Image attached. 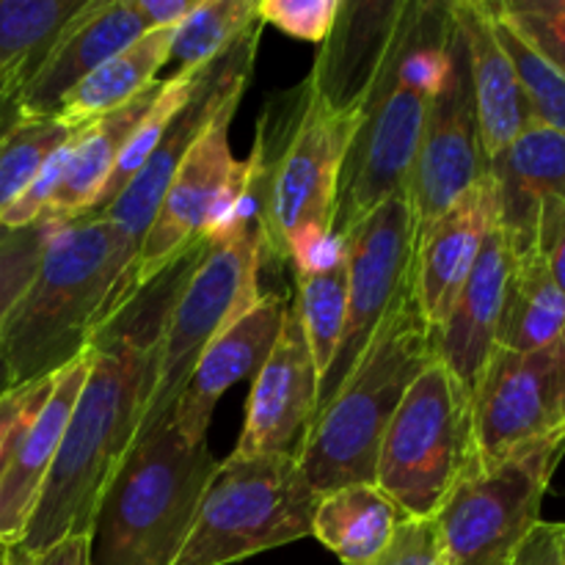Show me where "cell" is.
Segmentation results:
<instances>
[{
	"instance_id": "obj_40",
	"label": "cell",
	"mask_w": 565,
	"mask_h": 565,
	"mask_svg": "<svg viewBox=\"0 0 565 565\" xmlns=\"http://www.w3.org/2000/svg\"><path fill=\"white\" fill-rule=\"evenodd\" d=\"M565 522H539L505 565H561Z\"/></svg>"
},
{
	"instance_id": "obj_8",
	"label": "cell",
	"mask_w": 565,
	"mask_h": 565,
	"mask_svg": "<svg viewBox=\"0 0 565 565\" xmlns=\"http://www.w3.org/2000/svg\"><path fill=\"white\" fill-rule=\"evenodd\" d=\"M263 254L265 235L259 207L254 199H243L230 224L210 237L171 307L141 430L171 417V408L204 348L259 301Z\"/></svg>"
},
{
	"instance_id": "obj_18",
	"label": "cell",
	"mask_w": 565,
	"mask_h": 565,
	"mask_svg": "<svg viewBox=\"0 0 565 565\" xmlns=\"http://www.w3.org/2000/svg\"><path fill=\"white\" fill-rule=\"evenodd\" d=\"M497 224L494 182L486 174L447 213L417 235L412 263V296L430 334L441 329L456 307L480 257L486 237Z\"/></svg>"
},
{
	"instance_id": "obj_9",
	"label": "cell",
	"mask_w": 565,
	"mask_h": 565,
	"mask_svg": "<svg viewBox=\"0 0 565 565\" xmlns=\"http://www.w3.org/2000/svg\"><path fill=\"white\" fill-rule=\"evenodd\" d=\"M472 469H478L472 397L434 356L386 425L375 458V486L408 519H434Z\"/></svg>"
},
{
	"instance_id": "obj_44",
	"label": "cell",
	"mask_w": 565,
	"mask_h": 565,
	"mask_svg": "<svg viewBox=\"0 0 565 565\" xmlns=\"http://www.w3.org/2000/svg\"><path fill=\"white\" fill-rule=\"evenodd\" d=\"M22 119V105H20V86H9L6 92H0V141L6 138V132Z\"/></svg>"
},
{
	"instance_id": "obj_38",
	"label": "cell",
	"mask_w": 565,
	"mask_h": 565,
	"mask_svg": "<svg viewBox=\"0 0 565 565\" xmlns=\"http://www.w3.org/2000/svg\"><path fill=\"white\" fill-rule=\"evenodd\" d=\"M364 565H445L439 530L434 519H408L392 544L375 561Z\"/></svg>"
},
{
	"instance_id": "obj_33",
	"label": "cell",
	"mask_w": 565,
	"mask_h": 565,
	"mask_svg": "<svg viewBox=\"0 0 565 565\" xmlns=\"http://www.w3.org/2000/svg\"><path fill=\"white\" fill-rule=\"evenodd\" d=\"M489 9L494 17L497 39L511 58L533 121L550 127V130L565 132V75L500 14L497 3H489Z\"/></svg>"
},
{
	"instance_id": "obj_10",
	"label": "cell",
	"mask_w": 565,
	"mask_h": 565,
	"mask_svg": "<svg viewBox=\"0 0 565 565\" xmlns=\"http://www.w3.org/2000/svg\"><path fill=\"white\" fill-rule=\"evenodd\" d=\"M565 430L463 475L434 516L445 565H505L541 522Z\"/></svg>"
},
{
	"instance_id": "obj_42",
	"label": "cell",
	"mask_w": 565,
	"mask_h": 565,
	"mask_svg": "<svg viewBox=\"0 0 565 565\" xmlns=\"http://www.w3.org/2000/svg\"><path fill=\"white\" fill-rule=\"evenodd\" d=\"M28 565H88V535H70L39 557H31Z\"/></svg>"
},
{
	"instance_id": "obj_25",
	"label": "cell",
	"mask_w": 565,
	"mask_h": 565,
	"mask_svg": "<svg viewBox=\"0 0 565 565\" xmlns=\"http://www.w3.org/2000/svg\"><path fill=\"white\" fill-rule=\"evenodd\" d=\"M406 0L340 3L334 28L320 44L307 83L331 108L356 110L384 61Z\"/></svg>"
},
{
	"instance_id": "obj_47",
	"label": "cell",
	"mask_w": 565,
	"mask_h": 565,
	"mask_svg": "<svg viewBox=\"0 0 565 565\" xmlns=\"http://www.w3.org/2000/svg\"><path fill=\"white\" fill-rule=\"evenodd\" d=\"M9 86H20V83L11 81V77H6V75H0V92H6Z\"/></svg>"
},
{
	"instance_id": "obj_39",
	"label": "cell",
	"mask_w": 565,
	"mask_h": 565,
	"mask_svg": "<svg viewBox=\"0 0 565 565\" xmlns=\"http://www.w3.org/2000/svg\"><path fill=\"white\" fill-rule=\"evenodd\" d=\"M535 254L544 259L546 270L565 296V199L546 196L535 230Z\"/></svg>"
},
{
	"instance_id": "obj_26",
	"label": "cell",
	"mask_w": 565,
	"mask_h": 565,
	"mask_svg": "<svg viewBox=\"0 0 565 565\" xmlns=\"http://www.w3.org/2000/svg\"><path fill=\"white\" fill-rule=\"evenodd\" d=\"M403 508L375 483H348L323 491L312 516V535L340 557L342 565H364L392 544Z\"/></svg>"
},
{
	"instance_id": "obj_4",
	"label": "cell",
	"mask_w": 565,
	"mask_h": 565,
	"mask_svg": "<svg viewBox=\"0 0 565 565\" xmlns=\"http://www.w3.org/2000/svg\"><path fill=\"white\" fill-rule=\"evenodd\" d=\"M290 110L276 132L259 127L252 160L265 252L307 270L331 257L340 243L334 237L337 196L359 108H331L303 81Z\"/></svg>"
},
{
	"instance_id": "obj_1",
	"label": "cell",
	"mask_w": 565,
	"mask_h": 565,
	"mask_svg": "<svg viewBox=\"0 0 565 565\" xmlns=\"http://www.w3.org/2000/svg\"><path fill=\"white\" fill-rule=\"evenodd\" d=\"M210 241L182 252L99 326L88 375L66 423L47 483L17 550L39 557L70 535H88L99 494L138 439L154 386L166 320Z\"/></svg>"
},
{
	"instance_id": "obj_23",
	"label": "cell",
	"mask_w": 565,
	"mask_h": 565,
	"mask_svg": "<svg viewBox=\"0 0 565 565\" xmlns=\"http://www.w3.org/2000/svg\"><path fill=\"white\" fill-rule=\"evenodd\" d=\"M160 83L154 81L147 92L138 94L121 108L99 116L97 121H88L70 143L61 158V169L55 174L50 196L44 202L42 215L36 224H70V221L86 218L88 210L103 193L105 182L114 174L127 141L132 138L136 127L152 108L154 97L160 92Z\"/></svg>"
},
{
	"instance_id": "obj_28",
	"label": "cell",
	"mask_w": 565,
	"mask_h": 565,
	"mask_svg": "<svg viewBox=\"0 0 565 565\" xmlns=\"http://www.w3.org/2000/svg\"><path fill=\"white\" fill-rule=\"evenodd\" d=\"M565 331V296L535 252L516 257L502 303L497 348L530 353Z\"/></svg>"
},
{
	"instance_id": "obj_3",
	"label": "cell",
	"mask_w": 565,
	"mask_h": 565,
	"mask_svg": "<svg viewBox=\"0 0 565 565\" xmlns=\"http://www.w3.org/2000/svg\"><path fill=\"white\" fill-rule=\"evenodd\" d=\"M450 31V3H403L384 61L359 105L356 127L342 160L334 237L345 235L381 202L406 193Z\"/></svg>"
},
{
	"instance_id": "obj_17",
	"label": "cell",
	"mask_w": 565,
	"mask_h": 565,
	"mask_svg": "<svg viewBox=\"0 0 565 565\" xmlns=\"http://www.w3.org/2000/svg\"><path fill=\"white\" fill-rule=\"evenodd\" d=\"M320 375L296 309L287 307L279 340L252 379L246 423L232 456H296L318 414Z\"/></svg>"
},
{
	"instance_id": "obj_46",
	"label": "cell",
	"mask_w": 565,
	"mask_h": 565,
	"mask_svg": "<svg viewBox=\"0 0 565 565\" xmlns=\"http://www.w3.org/2000/svg\"><path fill=\"white\" fill-rule=\"evenodd\" d=\"M0 565H22V555L17 552V546H9L0 541Z\"/></svg>"
},
{
	"instance_id": "obj_19",
	"label": "cell",
	"mask_w": 565,
	"mask_h": 565,
	"mask_svg": "<svg viewBox=\"0 0 565 565\" xmlns=\"http://www.w3.org/2000/svg\"><path fill=\"white\" fill-rule=\"evenodd\" d=\"M287 307L290 301L279 292H265L241 320L204 348L171 408V423L188 445H207L210 419L221 397L259 373L279 340Z\"/></svg>"
},
{
	"instance_id": "obj_41",
	"label": "cell",
	"mask_w": 565,
	"mask_h": 565,
	"mask_svg": "<svg viewBox=\"0 0 565 565\" xmlns=\"http://www.w3.org/2000/svg\"><path fill=\"white\" fill-rule=\"evenodd\" d=\"M196 3L199 0H136V9L147 31H160L180 25Z\"/></svg>"
},
{
	"instance_id": "obj_21",
	"label": "cell",
	"mask_w": 565,
	"mask_h": 565,
	"mask_svg": "<svg viewBox=\"0 0 565 565\" xmlns=\"http://www.w3.org/2000/svg\"><path fill=\"white\" fill-rule=\"evenodd\" d=\"M513 263H516V254L497 221L480 248L467 285L461 287L450 318L441 323V329L434 331L436 359L461 381L469 397L497 348V329H500Z\"/></svg>"
},
{
	"instance_id": "obj_30",
	"label": "cell",
	"mask_w": 565,
	"mask_h": 565,
	"mask_svg": "<svg viewBox=\"0 0 565 565\" xmlns=\"http://www.w3.org/2000/svg\"><path fill=\"white\" fill-rule=\"evenodd\" d=\"M88 0H0V75L22 86Z\"/></svg>"
},
{
	"instance_id": "obj_11",
	"label": "cell",
	"mask_w": 565,
	"mask_h": 565,
	"mask_svg": "<svg viewBox=\"0 0 565 565\" xmlns=\"http://www.w3.org/2000/svg\"><path fill=\"white\" fill-rule=\"evenodd\" d=\"M348 263V309L340 348L320 381L318 412L334 397L392 309L412 285L417 221L406 193L386 199L359 218L342 237Z\"/></svg>"
},
{
	"instance_id": "obj_6",
	"label": "cell",
	"mask_w": 565,
	"mask_h": 565,
	"mask_svg": "<svg viewBox=\"0 0 565 565\" xmlns=\"http://www.w3.org/2000/svg\"><path fill=\"white\" fill-rule=\"evenodd\" d=\"M434 356V334L408 285L353 373L315 414L298 447V463L318 494L348 483H375V458L386 425Z\"/></svg>"
},
{
	"instance_id": "obj_13",
	"label": "cell",
	"mask_w": 565,
	"mask_h": 565,
	"mask_svg": "<svg viewBox=\"0 0 565 565\" xmlns=\"http://www.w3.org/2000/svg\"><path fill=\"white\" fill-rule=\"evenodd\" d=\"M478 469L565 430V331L530 353L494 348L472 390Z\"/></svg>"
},
{
	"instance_id": "obj_48",
	"label": "cell",
	"mask_w": 565,
	"mask_h": 565,
	"mask_svg": "<svg viewBox=\"0 0 565 565\" xmlns=\"http://www.w3.org/2000/svg\"><path fill=\"white\" fill-rule=\"evenodd\" d=\"M561 565H565V535H563V550H561Z\"/></svg>"
},
{
	"instance_id": "obj_27",
	"label": "cell",
	"mask_w": 565,
	"mask_h": 565,
	"mask_svg": "<svg viewBox=\"0 0 565 565\" xmlns=\"http://www.w3.org/2000/svg\"><path fill=\"white\" fill-rule=\"evenodd\" d=\"M174 31L177 28H160V31H147L138 36L130 47L94 70L86 81L77 83L58 105L55 116L72 125H88L147 92L160 66L169 64Z\"/></svg>"
},
{
	"instance_id": "obj_37",
	"label": "cell",
	"mask_w": 565,
	"mask_h": 565,
	"mask_svg": "<svg viewBox=\"0 0 565 565\" xmlns=\"http://www.w3.org/2000/svg\"><path fill=\"white\" fill-rule=\"evenodd\" d=\"M342 0H257L263 25H274L301 42L323 44L334 28Z\"/></svg>"
},
{
	"instance_id": "obj_12",
	"label": "cell",
	"mask_w": 565,
	"mask_h": 565,
	"mask_svg": "<svg viewBox=\"0 0 565 565\" xmlns=\"http://www.w3.org/2000/svg\"><path fill=\"white\" fill-rule=\"evenodd\" d=\"M237 105H226L177 169L136 259V290L169 268L182 252L218 235L248 188V160L230 149V125Z\"/></svg>"
},
{
	"instance_id": "obj_20",
	"label": "cell",
	"mask_w": 565,
	"mask_h": 565,
	"mask_svg": "<svg viewBox=\"0 0 565 565\" xmlns=\"http://www.w3.org/2000/svg\"><path fill=\"white\" fill-rule=\"evenodd\" d=\"M147 33L136 0H88L20 86L22 116H55L66 94Z\"/></svg>"
},
{
	"instance_id": "obj_5",
	"label": "cell",
	"mask_w": 565,
	"mask_h": 565,
	"mask_svg": "<svg viewBox=\"0 0 565 565\" xmlns=\"http://www.w3.org/2000/svg\"><path fill=\"white\" fill-rule=\"evenodd\" d=\"M215 467L171 417L143 428L94 508L88 565H174Z\"/></svg>"
},
{
	"instance_id": "obj_7",
	"label": "cell",
	"mask_w": 565,
	"mask_h": 565,
	"mask_svg": "<svg viewBox=\"0 0 565 565\" xmlns=\"http://www.w3.org/2000/svg\"><path fill=\"white\" fill-rule=\"evenodd\" d=\"M320 494L290 452L218 461L174 565H230L312 535Z\"/></svg>"
},
{
	"instance_id": "obj_22",
	"label": "cell",
	"mask_w": 565,
	"mask_h": 565,
	"mask_svg": "<svg viewBox=\"0 0 565 565\" xmlns=\"http://www.w3.org/2000/svg\"><path fill=\"white\" fill-rule=\"evenodd\" d=\"M497 193V221L513 254L535 252L539 213L546 196L565 199V132L530 125L489 160Z\"/></svg>"
},
{
	"instance_id": "obj_32",
	"label": "cell",
	"mask_w": 565,
	"mask_h": 565,
	"mask_svg": "<svg viewBox=\"0 0 565 565\" xmlns=\"http://www.w3.org/2000/svg\"><path fill=\"white\" fill-rule=\"evenodd\" d=\"M86 125L61 116H22L0 141V215L36 182L50 160Z\"/></svg>"
},
{
	"instance_id": "obj_14",
	"label": "cell",
	"mask_w": 565,
	"mask_h": 565,
	"mask_svg": "<svg viewBox=\"0 0 565 565\" xmlns=\"http://www.w3.org/2000/svg\"><path fill=\"white\" fill-rule=\"evenodd\" d=\"M486 174H489V163L480 147L467 44L452 20L445 66L430 94L423 136H419L406 185L408 204L417 221V235L441 213H447Z\"/></svg>"
},
{
	"instance_id": "obj_43",
	"label": "cell",
	"mask_w": 565,
	"mask_h": 565,
	"mask_svg": "<svg viewBox=\"0 0 565 565\" xmlns=\"http://www.w3.org/2000/svg\"><path fill=\"white\" fill-rule=\"evenodd\" d=\"M36 384L17 386L14 392H9L6 397H0V461H3V450L9 445V436L14 430V425L20 423L22 412H25L28 401H31V392Z\"/></svg>"
},
{
	"instance_id": "obj_31",
	"label": "cell",
	"mask_w": 565,
	"mask_h": 565,
	"mask_svg": "<svg viewBox=\"0 0 565 565\" xmlns=\"http://www.w3.org/2000/svg\"><path fill=\"white\" fill-rule=\"evenodd\" d=\"M254 25H259L257 0H199L174 31L169 53L177 66L174 75L202 70L241 42Z\"/></svg>"
},
{
	"instance_id": "obj_29",
	"label": "cell",
	"mask_w": 565,
	"mask_h": 565,
	"mask_svg": "<svg viewBox=\"0 0 565 565\" xmlns=\"http://www.w3.org/2000/svg\"><path fill=\"white\" fill-rule=\"evenodd\" d=\"M290 307L301 320L315 367L323 381L334 362L337 348H340L342 329H345L348 263L342 243H337L334 254L315 268L296 270V296H292Z\"/></svg>"
},
{
	"instance_id": "obj_16",
	"label": "cell",
	"mask_w": 565,
	"mask_h": 565,
	"mask_svg": "<svg viewBox=\"0 0 565 565\" xmlns=\"http://www.w3.org/2000/svg\"><path fill=\"white\" fill-rule=\"evenodd\" d=\"M88 375V351L50 379L36 381L0 461V541L17 546L47 483L66 423Z\"/></svg>"
},
{
	"instance_id": "obj_34",
	"label": "cell",
	"mask_w": 565,
	"mask_h": 565,
	"mask_svg": "<svg viewBox=\"0 0 565 565\" xmlns=\"http://www.w3.org/2000/svg\"><path fill=\"white\" fill-rule=\"evenodd\" d=\"M191 88H193V72H182V75H174V77H169V81L160 83V92H158V97H154L152 108H149V114L143 116L141 125L136 127L132 138L127 141V147H125V152H121L119 163H116L114 174H110V180L105 182L103 193H99V199L94 202V207L88 210L86 218H97V215L103 213L105 207H110V204H114V199L119 196L127 185H130L132 177H136L138 171H141V166L147 163L149 152H152L154 143H158L160 132H163L166 125L174 119L177 110L185 105Z\"/></svg>"
},
{
	"instance_id": "obj_49",
	"label": "cell",
	"mask_w": 565,
	"mask_h": 565,
	"mask_svg": "<svg viewBox=\"0 0 565 565\" xmlns=\"http://www.w3.org/2000/svg\"><path fill=\"white\" fill-rule=\"evenodd\" d=\"M17 552H20V550H17ZM20 555H22V552H20ZM28 561H31V557H28V555H22V565H28Z\"/></svg>"
},
{
	"instance_id": "obj_24",
	"label": "cell",
	"mask_w": 565,
	"mask_h": 565,
	"mask_svg": "<svg viewBox=\"0 0 565 565\" xmlns=\"http://www.w3.org/2000/svg\"><path fill=\"white\" fill-rule=\"evenodd\" d=\"M452 6V20L467 44L469 81H472L475 110H478L480 147L486 163L519 138L524 127L533 125L527 99H524L511 58L502 50L494 31V17L489 3L458 0Z\"/></svg>"
},
{
	"instance_id": "obj_2",
	"label": "cell",
	"mask_w": 565,
	"mask_h": 565,
	"mask_svg": "<svg viewBox=\"0 0 565 565\" xmlns=\"http://www.w3.org/2000/svg\"><path fill=\"white\" fill-rule=\"evenodd\" d=\"M138 243L105 218L50 226L36 276L0 329L17 386L81 359L99 326L136 290Z\"/></svg>"
},
{
	"instance_id": "obj_15",
	"label": "cell",
	"mask_w": 565,
	"mask_h": 565,
	"mask_svg": "<svg viewBox=\"0 0 565 565\" xmlns=\"http://www.w3.org/2000/svg\"><path fill=\"white\" fill-rule=\"evenodd\" d=\"M259 33H263V22L254 25L241 42L232 44L224 55L193 72V88L188 94L185 105L177 110L174 119L160 132L147 163L132 177L130 185L114 199V204L97 215V218H105L119 226V230H125L138 243V248H141L143 235H147L177 169L188 158L193 143L202 138L210 121L226 105L241 103L248 77H252L254 58H257Z\"/></svg>"
},
{
	"instance_id": "obj_45",
	"label": "cell",
	"mask_w": 565,
	"mask_h": 565,
	"mask_svg": "<svg viewBox=\"0 0 565 565\" xmlns=\"http://www.w3.org/2000/svg\"><path fill=\"white\" fill-rule=\"evenodd\" d=\"M14 390H17V381H14V375H11L9 364H6L3 353H0V397H6L9 392H14Z\"/></svg>"
},
{
	"instance_id": "obj_35",
	"label": "cell",
	"mask_w": 565,
	"mask_h": 565,
	"mask_svg": "<svg viewBox=\"0 0 565 565\" xmlns=\"http://www.w3.org/2000/svg\"><path fill=\"white\" fill-rule=\"evenodd\" d=\"M47 235L50 224H33L22 230L0 226V329L36 276Z\"/></svg>"
},
{
	"instance_id": "obj_36",
	"label": "cell",
	"mask_w": 565,
	"mask_h": 565,
	"mask_svg": "<svg viewBox=\"0 0 565 565\" xmlns=\"http://www.w3.org/2000/svg\"><path fill=\"white\" fill-rule=\"evenodd\" d=\"M497 9L565 75V0H505Z\"/></svg>"
}]
</instances>
